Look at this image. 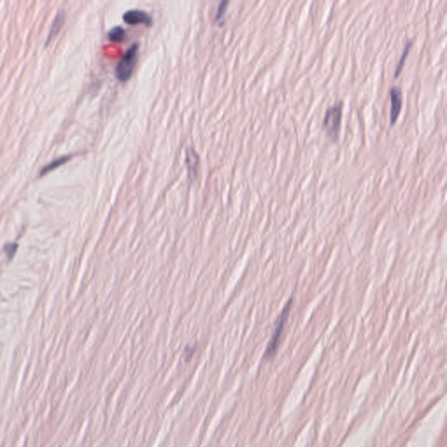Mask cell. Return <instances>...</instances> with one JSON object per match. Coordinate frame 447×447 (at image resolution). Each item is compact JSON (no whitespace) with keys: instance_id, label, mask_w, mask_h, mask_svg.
Segmentation results:
<instances>
[{"instance_id":"cell-4","label":"cell","mask_w":447,"mask_h":447,"mask_svg":"<svg viewBox=\"0 0 447 447\" xmlns=\"http://www.w3.org/2000/svg\"><path fill=\"white\" fill-rule=\"evenodd\" d=\"M391 97V113H390V124L393 125L397 122V118L400 115L403 105V93L400 87L393 86L390 89Z\"/></svg>"},{"instance_id":"cell-7","label":"cell","mask_w":447,"mask_h":447,"mask_svg":"<svg viewBox=\"0 0 447 447\" xmlns=\"http://www.w3.org/2000/svg\"><path fill=\"white\" fill-rule=\"evenodd\" d=\"M186 163L190 176L195 177L197 175V167H198V156L197 152L192 149L187 150Z\"/></svg>"},{"instance_id":"cell-6","label":"cell","mask_w":447,"mask_h":447,"mask_svg":"<svg viewBox=\"0 0 447 447\" xmlns=\"http://www.w3.org/2000/svg\"><path fill=\"white\" fill-rule=\"evenodd\" d=\"M66 20V14L63 10H60L57 12L55 16H54V20L51 25L50 30L47 34V40H46V46L50 43L53 39L56 37L58 34L60 33L61 28L63 27Z\"/></svg>"},{"instance_id":"cell-10","label":"cell","mask_w":447,"mask_h":447,"mask_svg":"<svg viewBox=\"0 0 447 447\" xmlns=\"http://www.w3.org/2000/svg\"><path fill=\"white\" fill-rule=\"evenodd\" d=\"M412 44H413L412 40H407V42L405 43L404 51H403V53H402V55H401L400 59H399L398 62H397L396 69H395V77L398 76L399 74H400L401 70H402V67L404 66V60L406 59V57H407L408 54H409V52H410V47H412Z\"/></svg>"},{"instance_id":"cell-2","label":"cell","mask_w":447,"mask_h":447,"mask_svg":"<svg viewBox=\"0 0 447 447\" xmlns=\"http://www.w3.org/2000/svg\"><path fill=\"white\" fill-rule=\"evenodd\" d=\"M139 49V44L137 42L132 44L124 53L116 67V75L121 81H127L131 79L134 69L137 65V53Z\"/></svg>"},{"instance_id":"cell-1","label":"cell","mask_w":447,"mask_h":447,"mask_svg":"<svg viewBox=\"0 0 447 447\" xmlns=\"http://www.w3.org/2000/svg\"><path fill=\"white\" fill-rule=\"evenodd\" d=\"M344 103L342 101L331 105L326 109L321 126L332 140L337 141L340 133Z\"/></svg>"},{"instance_id":"cell-5","label":"cell","mask_w":447,"mask_h":447,"mask_svg":"<svg viewBox=\"0 0 447 447\" xmlns=\"http://www.w3.org/2000/svg\"><path fill=\"white\" fill-rule=\"evenodd\" d=\"M124 21L130 25L144 24L146 26L152 25V17L147 12L140 9H131L124 13L123 15Z\"/></svg>"},{"instance_id":"cell-8","label":"cell","mask_w":447,"mask_h":447,"mask_svg":"<svg viewBox=\"0 0 447 447\" xmlns=\"http://www.w3.org/2000/svg\"><path fill=\"white\" fill-rule=\"evenodd\" d=\"M72 157H73V156H71V155L62 156V157H58L56 159L52 161L49 164H46V165H45L44 167H42V169L40 170V176H44V175H46V174L48 173V172H50L52 170H54V169L60 167V165L66 164L67 161H69V159L72 158Z\"/></svg>"},{"instance_id":"cell-11","label":"cell","mask_w":447,"mask_h":447,"mask_svg":"<svg viewBox=\"0 0 447 447\" xmlns=\"http://www.w3.org/2000/svg\"><path fill=\"white\" fill-rule=\"evenodd\" d=\"M228 4H229V2L227 1V0H223V1H221L220 3L218 4L217 13H216V20H217V22H219V21L223 20L224 16L227 13Z\"/></svg>"},{"instance_id":"cell-3","label":"cell","mask_w":447,"mask_h":447,"mask_svg":"<svg viewBox=\"0 0 447 447\" xmlns=\"http://www.w3.org/2000/svg\"><path fill=\"white\" fill-rule=\"evenodd\" d=\"M291 307H292V299L288 300V302L286 304V306L284 307L283 310L281 312L279 320H278L277 325L274 329V333L273 337L271 338L270 343L268 344L267 348V351L265 353V356L267 357H273L275 352L277 351L279 345H280V339L283 334V329L285 327V324L287 322V318L290 314Z\"/></svg>"},{"instance_id":"cell-12","label":"cell","mask_w":447,"mask_h":447,"mask_svg":"<svg viewBox=\"0 0 447 447\" xmlns=\"http://www.w3.org/2000/svg\"><path fill=\"white\" fill-rule=\"evenodd\" d=\"M18 245L15 243H11L7 245L6 247H5V252H6V254H7V257L9 258V259H13L14 256V254L16 253V251H17Z\"/></svg>"},{"instance_id":"cell-9","label":"cell","mask_w":447,"mask_h":447,"mask_svg":"<svg viewBox=\"0 0 447 447\" xmlns=\"http://www.w3.org/2000/svg\"><path fill=\"white\" fill-rule=\"evenodd\" d=\"M125 37H126V31L120 26L112 27L107 33L108 40L113 42H122Z\"/></svg>"}]
</instances>
